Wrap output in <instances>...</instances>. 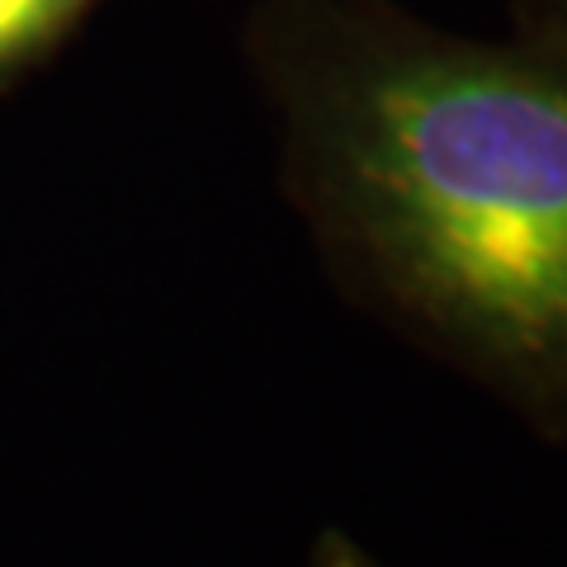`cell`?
<instances>
[{
    "instance_id": "cell-3",
    "label": "cell",
    "mask_w": 567,
    "mask_h": 567,
    "mask_svg": "<svg viewBox=\"0 0 567 567\" xmlns=\"http://www.w3.org/2000/svg\"><path fill=\"white\" fill-rule=\"evenodd\" d=\"M511 14H516V29L567 43V0H511Z\"/></svg>"
},
{
    "instance_id": "cell-1",
    "label": "cell",
    "mask_w": 567,
    "mask_h": 567,
    "mask_svg": "<svg viewBox=\"0 0 567 567\" xmlns=\"http://www.w3.org/2000/svg\"><path fill=\"white\" fill-rule=\"evenodd\" d=\"M298 181L350 293L567 440V43L398 0H279Z\"/></svg>"
},
{
    "instance_id": "cell-2",
    "label": "cell",
    "mask_w": 567,
    "mask_h": 567,
    "mask_svg": "<svg viewBox=\"0 0 567 567\" xmlns=\"http://www.w3.org/2000/svg\"><path fill=\"white\" fill-rule=\"evenodd\" d=\"M85 6L91 0H0V62L43 43L66 20H76Z\"/></svg>"
},
{
    "instance_id": "cell-4",
    "label": "cell",
    "mask_w": 567,
    "mask_h": 567,
    "mask_svg": "<svg viewBox=\"0 0 567 567\" xmlns=\"http://www.w3.org/2000/svg\"><path fill=\"white\" fill-rule=\"evenodd\" d=\"M317 567H379V563L369 558L354 539H346V535H327L322 544H317Z\"/></svg>"
}]
</instances>
